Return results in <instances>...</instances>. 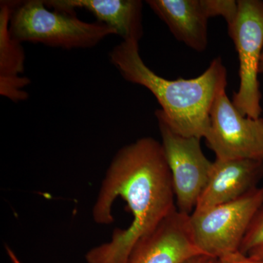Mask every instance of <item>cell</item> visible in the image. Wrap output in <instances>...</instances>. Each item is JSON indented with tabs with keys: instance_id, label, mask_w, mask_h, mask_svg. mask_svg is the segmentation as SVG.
I'll use <instances>...</instances> for the list:
<instances>
[{
	"instance_id": "cell-10",
	"label": "cell",
	"mask_w": 263,
	"mask_h": 263,
	"mask_svg": "<svg viewBox=\"0 0 263 263\" xmlns=\"http://www.w3.org/2000/svg\"><path fill=\"white\" fill-rule=\"evenodd\" d=\"M47 8L76 15V9L89 11L97 22L115 30L122 41L139 43L143 35L141 0H44Z\"/></svg>"
},
{
	"instance_id": "cell-5",
	"label": "cell",
	"mask_w": 263,
	"mask_h": 263,
	"mask_svg": "<svg viewBox=\"0 0 263 263\" xmlns=\"http://www.w3.org/2000/svg\"><path fill=\"white\" fill-rule=\"evenodd\" d=\"M238 12L228 27L240 62V86L233 103L245 117L258 119L262 108L258 74L263 51V1L238 0Z\"/></svg>"
},
{
	"instance_id": "cell-2",
	"label": "cell",
	"mask_w": 263,
	"mask_h": 263,
	"mask_svg": "<svg viewBox=\"0 0 263 263\" xmlns=\"http://www.w3.org/2000/svg\"><path fill=\"white\" fill-rule=\"evenodd\" d=\"M109 61L128 82L149 90L161 105L155 111L171 130L183 137L205 138L213 102L227 87V70L221 57L214 59L195 79L169 80L153 72L142 60L139 43L122 41L110 51Z\"/></svg>"
},
{
	"instance_id": "cell-6",
	"label": "cell",
	"mask_w": 263,
	"mask_h": 263,
	"mask_svg": "<svg viewBox=\"0 0 263 263\" xmlns=\"http://www.w3.org/2000/svg\"><path fill=\"white\" fill-rule=\"evenodd\" d=\"M205 139L216 160H263V118L242 115L221 89L211 108Z\"/></svg>"
},
{
	"instance_id": "cell-3",
	"label": "cell",
	"mask_w": 263,
	"mask_h": 263,
	"mask_svg": "<svg viewBox=\"0 0 263 263\" xmlns=\"http://www.w3.org/2000/svg\"><path fill=\"white\" fill-rule=\"evenodd\" d=\"M12 36L20 42L41 43L65 50L95 47L117 34L100 22H84L76 15L51 11L44 0L18 1L10 24Z\"/></svg>"
},
{
	"instance_id": "cell-14",
	"label": "cell",
	"mask_w": 263,
	"mask_h": 263,
	"mask_svg": "<svg viewBox=\"0 0 263 263\" xmlns=\"http://www.w3.org/2000/svg\"><path fill=\"white\" fill-rule=\"evenodd\" d=\"M208 18L222 16L228 26L235 22L238 12V3L235 0H200Z\"/></svg>"
},
{
	"instance_id": "cell-16",
	"label": "cell",
	"mask_w": 263,
	"mask_h": 263,
	"mask_svg": "<svg viewBox=\"0 0 263 263\" xmlns=\"http://www.w3.org/2000/svg\"><path fill=\"white\" fill-rule=\"evenodd\" d=\"M214 260V257L206 254H200L190 257L183 263H213Z\"/></svg>"
},
{
	"instance_id": "cell-8",
	"label": "cell",
	"mask_w": 263,
	"mask_h": 263,
	"mask_svg": "<svg viewBox=\"0 0 263 263\" xmlns=\"http://www.w3.org/2000/svg\"><path fill=\"white\" fill-rule=\"evenodd\" d=\"M200 254L194 241L190 215L176 209L137 242L124 263H183Z\"/></svg>"
},
{
	"instance_id": "cell-17",
	"label": "cell",
	"mask_w": 263,
	"mask_h": 263,
	"mask_svg": "<svg viewBox=\"0 0 263 263\" xmlns=\"http://www.w3.org/2000/svg\"><path fill=\"white\" fill-rule=\"evenodd\" d=\"M5 249H6L7 254H8V257H9L12 263H22V262L19 260L16 254H15V252L12 250L10 247L6 246V247H5Z\"/></svg>"
},
{
	"instance_id": "cell-18",
	"label": "cell",
	"mask_w": 263,
	"mask_h": 263,
	"mask_svg": "<svg viewBox=\"0 0 263 263\" xmlns=\"http://www.w3.org/2000/svg\"><path fill=\"white\" fill-rule=\"evenodd\" d=\"M248 255V254H247ZM250 257H253V258L263 259V250L259 251V252H254L251 254H249Z\"/></svg>"
},
{
	"instance_id": "cell-12",
	"label": "cell",
	"mask_w": 263,
	"mask_h": 263,
	"mask_svg": "<svg viewBox=\"0 0 263 263\" xmlns=\"http://www.w3.org/2000/svg\"><path fill=\"white\" fill-rule=\"evenodd\" d=\"M17 3H0V95L15 103L29 98L24 89L31 83L23 76L25 53L22 43L10 33V19Z\"/></svg>"
},
{
	"instance_id": "cell-4",
	"label": "cell",
	"mask_w": 263,
	"mask_h": 263,
	"mask_svg": "<svg viewBox=\"0 0 263 263\" xmlns=\"http://www.w3.org/2000/svg\"><path fill=\"white\" fill-rule=\"evenodd\" d=\"M262 202L263 186L233 201L194 211L190 224L197 248L214 258L239 250L251 220Z\"/></svg>"
},
{
	"instance_id": "cell-13",
	"label": "cell",
	"mask_w": 263,
	"mask_h": 263,
	"mask_svg": "<svg viewBox=\"0 0 263 263\" xmlns=\"http://www.w3.org/2000/svg\"><path fill=\"white\" fill-rule=\"evenodd\" d=\"M263 250V202L256 211L240 245L239 251L251 254Z\"/></svg>"
},
{
	"instance_id": "cell-9",
	"label": "cell",
	"mask_w": 263,
	"mask_h": 263,
	"mask_svg": "<svg viewBox=\"0 0 263 263\" xmlns=\"http://www.w3.org/2000/svg\"><path fill=\"white\" fill-rule=\"evenodd\" d=\"M263 177V160H216L206 186L194 211H201L237 200L254 189Z\"/></svg>"
},
{
	"instance_id": "cell-19",
	"label": "cell",
	"mask_w": 263,
	"mask_h": 263,
	"mask_svg": "<svg viewBox=\"0 0 263 263\" xmlns=\"http://www.w3.org/2000/svg\"><path fill=\"white\" fill-rule=\"evenodd\" d=\"M259 73H263V51L262 56H261L260 63H259Z\"/></svg>"
},
{
	"instance_id": "cell-7",
	"label": "cell",
	"mask_w": 263,
	"mask_h": 263,
	"mask_svg": "<svg viewBox=\"0 0 263 263\" xmlns=\"http://www.w3.org/2000/svg\"><path fill=\"white\" fill-rule=\"evenodd\" d=\"M162 145L172 176L178 211L191 215L206 186L213 162L202 152L200 138L176 134L160 118Z\"/></svg>"
},
{
	"instance_id": "cell-15",
	"label": "cell",
	"mask_w": 263,
	"mask_h": 263,
	"mask_svg": "<svg viewBox=\"0 0 263 263\" xmlns=\"http://www.w3.org/2000/svg\"><path fill=\"white\" fill-rule=\"evenodd\" d=\"M213 263H263V259L253 258L238 250L214 258Z\"/></svg>"
},
{
	"instance_id": "cell-1",
	"label": "cell",
	"mask_w": 263,
	"mask_h": 263,
	"mask_svg": "<svg viewBox=\"0 0 263 263\" xmlns=\"http://www.w3.org/2000/svg\"><path fill=\"white\" fill-rule=\"evenodd\" d=\"M118 197L133 215L130 226L114 230L108 242L90 249L85 256L87 263L125 262L137 242L177 209L162 143L145 137L118 151L93 207L95 222H113L112 207Z\"/></svg>"
},
{
	"instance_id": "cell-11",
	"label": "cell",
	"mask_w": 263,
	"mask_h": 263,
	"mask_svg": "<svg viewBox=\"0 0 263 263\" xmlns=\"http://www.w3.org/2000/svg\"><path fill=\"white\" fill-rule=\"evenodd\" d=\"M146 3L178 41L196 51L206 49L209 18L200 0H147Z\"/></svg>"
}]
</instances>
